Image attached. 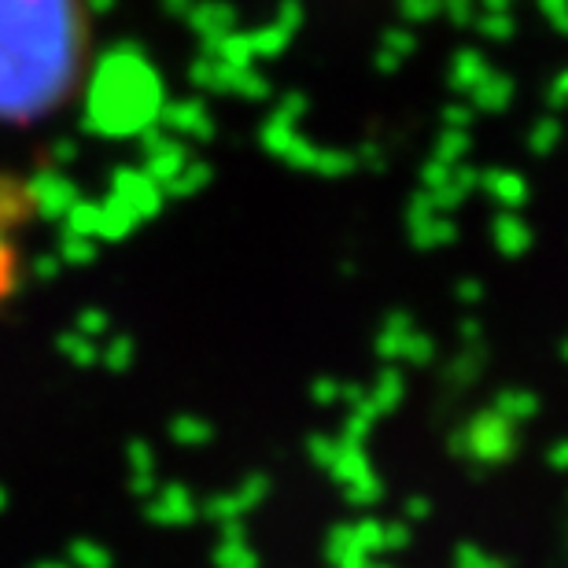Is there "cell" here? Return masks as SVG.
<instances>
[{
	"label": "cell",
	"mask_w": 568,
	"mask_h": 568,
	"mask_svg": "<svg viewBox=\"0 0 568 568\" xmlns=\"http://www.w3.org/2000/svg\"><path fill=\"white\" fill-rule=\"evenodd\" d=\"M85 44V0H0V122L49 119L82 78Z\"/></svg>",
	"instance_id": "cell-1"
}]
</instances>
